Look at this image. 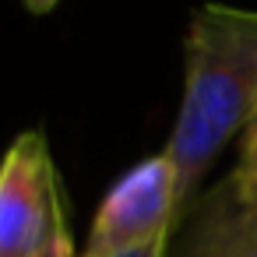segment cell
<instances>
[{"mask_svg": "<svg viewBox=\"0 0 257 257\" xmlns=\"http://www.w3.org/2000/svg\"><path fill=\"white\" fill-rule=\"evenodd\" d=\"M64 222L50 145L39 131H22L0 155V257H43Z\"/></svg>", "mask_w": 257, "mask_h": 257, "instance_id": "3957f363", "label": "cell"}, {"mask_svg": "<svg viewBox=\"0 0 257 257\" xmlns=\"http://www.w3.org/2000/svg\"><path fill=\"white\" fill-rule=\"evenodd\" d=\"M232 190L239 194V201L257 204V113L246 123V131L239 134V152H236V166L225 173Z\"/></svg>", "mask_w": 257, "mask_h": 257, "instance_id": "5b68a950", "label": "cell"}, {"mask_svg": "<svg viewBox=\"0 0 257 257\" xmlns=\"http://www.w3.org/2000/svg\"><path fill=\"white\" fill-rule=\"evenodd\" d=\"M180 225V183L176 166L166 155L141 159L131 166L99 201L81 257H120L155 239H173Z\"/></svg>", "mask_w": 257, "mask_h": 257, "instance_id": "7a4b0ae2", "label": "cell"}, {"mask_svg": "<svg viewBox=\"0 0 257 257\" xmlns=\"http://www.w3.org/2000/svg\"><path fill=\"white\" fill-rule=\"evenodd\" d=\"M169 257H257V204L239 201L229 176H222L180 218Z\"/></svg>", "mask_w": 257, "mask_h": 257, "instance_id": "277c9868", "label": "cell"}, {"mask_svg": "<svg viewBox=\"0 0 257 257\" xmlns=\"http://www.w3.org/2000/svg\"><path fill=\"white\" fill-rule=\"evenodd\" d=\"M257 113V11L201 4L183 39V95L166 145L180 183V218L201 197L215 155ZM180 229V225H176Z\"/></svg>", "mask_w": 257, "mask_h": 257, "instance_id": "6da1fadb", "label": "cell"}, {"mask_svg": "<svg viewBox=\"0 0 257 257\" xmlns=\"http://www.w3.org/2000/svg\"><path fill=\"white\" fill-rule=\"evenodd\" d=\"M78 250H74V239H71V229H67V222L57 229V236L50 239V246H46V253L43 257H74Z\"/></svg>", "mask_w": 257, "mask_h": 257, "instance_id": "8992f818", "label": "cell"}, {"mask_svg": "<svg viewBox=\"0 0 257 257\" xmlns=\"http://www.w3.org/2000/svg\"><path fill=\"white\" fill-rule=\"evenodd\" d=\"M169 243H173V239H155V243L138 246V250H127V253H120V257H169ZM74 257H81V253H74Z\"/></svg>", "mask_w": 257, "mask_h": 257, "instance_id": "52a82bcc", "label": "cell"}, {"mask_svg": "<svg viewBox=\"0 0 257 257\" xmlns=\"http://www.w3.org/2000/svg\"><path fill=\"white\" fill-rule=\"evenodd\" d=\"M22 4H25L32 15H50V11L60 4V0H22Z\"/></svg>", "mask_w": 257, "mask_h": 257, "instance_id": "ba28073f", "label": "cell"}]
</instances>
